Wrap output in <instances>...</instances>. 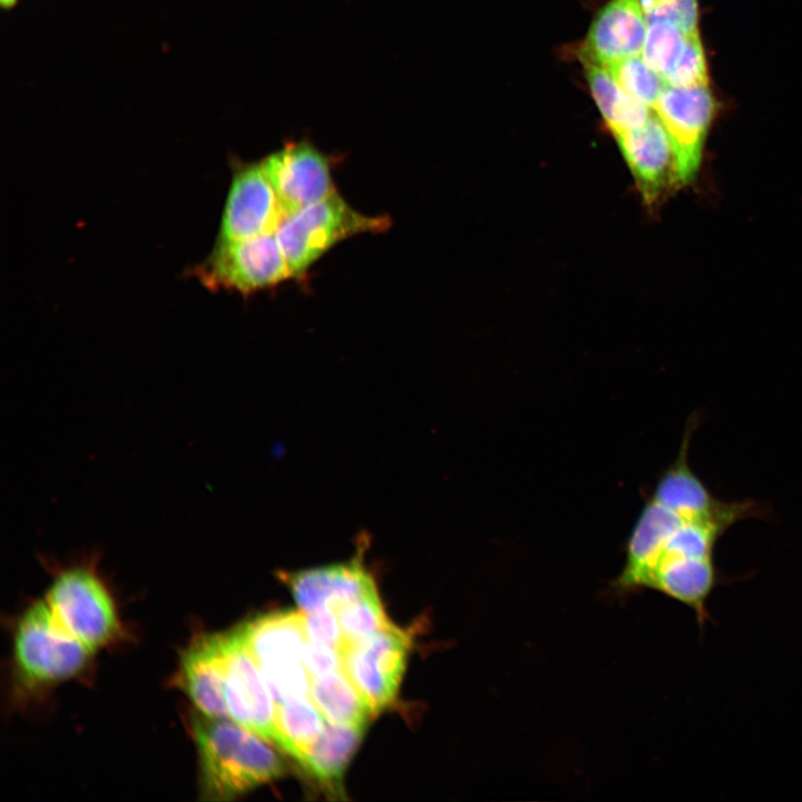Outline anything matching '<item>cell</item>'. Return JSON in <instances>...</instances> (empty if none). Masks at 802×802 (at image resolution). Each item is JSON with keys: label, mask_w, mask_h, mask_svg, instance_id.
<instances>
[{"label": "cell", "mask_w": 802, "mask_h": 802, "mask_svg": "<svg viewBox=\"0 0 802 802\" xmlns=\"http://www.w3.org/2000/svg\"><path fill=\"white\" fill-rule=\"evenodd\" d=\"M362 555L363 550L360 549L349 561L296 571H280L278 577L291 590L300 610H335L343 604L376 589L375 580L366 569Z\"/></svg>", "instance_id": "13"}, {"label": "cell", "mask_w": 802, "mask_h": 802, "mask_svg": "<svg viewBox=\"0 0 802 802\" xmlns=\"http://www.w3.org/2000/svg\"><path fill=\"white\" fill-rule=\"evenodd\" d=\"M225 700L229 718L276 742V704L238 628L222 635Z\"/></svg>", "instance_id": "10"}, {"label": "cell", "mask_w": 802, "mask_h": 802, "mask_svg": "<svg viewBox=\"0 0 802 802\" xmlns=\"http://www.w3.org/2000/svg\"><path fill=\"white\" fill-rule=\"evenodd\" d=\"M616 84L632 97L653 109L666 87L664 78L640 55L604 66Z\"/></svg>", "instance_id": "22"}, {"label": "cell", "mask_w": 802, "mask_h": 802, "mask_svg": "<svg viewBox=\"0 0 802 802\" xmlns=\"http://www.w3.org/2000/svg\"><path fill=\"white\" fill-rule=\"evenodd\" d=\"M46 602L59 623L94 651L118 633L114 603L90 566H74L60 571Z\"/></svg>", "instance_id": "6"}, {"label": "cell", "mask_w": 802, "mask_h": 802, "mask_svg": "<svg viewBox=\"0 0 802 802\" xmlns=\"http://www.w3.org/2000/svg\"><path fill=\"white\" fill-rule=\"evenodd\" d=\"M390 225L388 216L359 213L334 192L285 217L275 235L292 277H296L339 242L362 233L383 232Z\"/></svg>", "instance_id": "3"}, {"label": "cell", "mask_w": 802, "mask_h": 802, "mask_svg": "<svg viewBox=\"0 0 802 802\" xmlns=\"http://www.w3.org/2000/svg\"><path fill=\"white\" fill-rule=\"evenodd\" d=\"M664 81L671 87L708 86L706 60L698 32L687 37L678 62L664 77Z\"/></svg>", "instance_id": "25"}, {"label": "cell", "mask_w": 802, "mask_h": 802, "mask_svg": "<svg viewBox=\"0 0 802 802\" xmlns=\"http://www.w3.org/2000/svg\"><path fill=\"white\" fill-rule=\"evenodd\" d=\"M647 33L639 0H610L596 14L578 49L580 61L606 66L642 53Z\"/></svg>", "instance_id": "15"}, {"label": "cell", "mask_w": 802, "mask_h": 802, "mask_svg": "<svg viewBox=\"0 0 802 802\" xmlns=\"http://www.w3.org/2000/svg\"><path fill=\"white\" fill-rule=\"evenodd\" d=\"M614 136L646 203L681 185L671 141L654 111L643 126Z\"/></svg>", "instance_id": "14"}, {"label": "cell", "mask_w": 802, "mask_h": 802, "mask_svg": "<svg viewBox=\"0 0 802 802\" xmlns=\"http://www.w3.org/2000/svg\"><path fill=\"white\" fill-rule=\"evenodd\" d=\"M410 649V636L392 623L342 648L343 666L372 715L395 698Z\"/></svg>", "instance_id": "8"}, {"label": "cell", "mask_w": 802, "mask_h": 802, "mask_svg": "<svg viewBox=\"0 0 802 802\" xmlns=\"http://www.w3.org/2000/svg\"><path fill=\"white\" fill-rule=\"evenodd\" d=\"M364 726L326 721L324 730L300 763L324 784L336 785L361 742Z\"/></svg>", "instance_id": "17"}, {"label": "cell", "mask_w": 802, "mask_h": 802, "mask_svg": "<svg viewBox=\"0 0 802 802\" xmlns=\"http://www.w3.org/2000/svg\"><path fill=\"white\" fill-rule=\"evenodd\" d=\"M687 37L678 27L669 22L649 25L640 56L664 78L678 62Z\"/></svg>", "instance_id": "23"}, {"label": "cell", "mask_w": 802, "mask_h": 802, "mask_svg": "<svg viewBox=\"0 0 802 802\" xmlns=\"http://www.w3.org/2000/svg\"><path fill=\"white\" fill-rule=\"evenodd\" d=\"M94 652L59 623L47 602L31 606L16 632V661L31 681L68 678L86 665Z\"/></svg>", "instance_id": "5"}, {"label": "cell", "mask_w": 802, "mask_h": 802, "mask_svg": "<svg viewBox=\"0 0 802 802\" xmlns=\"http://www.w3.org/2000/svg\"><path fill=\"white\" fill-rule=\"evenodd\" d=\"M647 27L669 22L686 36L697 33V0H639Z\"/></svg>", "instance_id": "24"}, {"label": "cell", "mask_w": 802, "mask_h": 802, "mask_svg": "<svg viewBox=\"0 0 802 802\" xmlns=\"http://www.w3.org/2000/svg\"><path fill=\"white\" fill-rule=\"evenodd\" d=\"M178 682L198 712L229 718L222 635H203L189 645L180 659Z\"/></svg>", "instance_id": "16"}, {"label": "cell", "mask_w": 802, "mask_h": 802, "mask_svg": "<svg viewBox=\"0 0 802 802\" xmlns=\"http://www.w3.org/2000/svg\"><path fill=\"white\" fill-rule=\"evenodd\" d=\"M200 281L212 290L226 288L250 294L274 286L291 271L275 233L243 241H219L197 268Z\"/></svg>", "instance_id": "7"}, {"label": "cell", "mask_w": 802, "mask_h": 802, "mask_svg": "<svg viewBox=\"0 0 802 802\" xmlns=\"http://www.w3.org/2000/svg\"><path fill=\"white\" fill-rule=\"evenodd\" d=\"M325 724L326 720L310 696L278 704L275 745L301 762Z\"/></svg>", "instance_id": "20"}, {"label": "cell", "mask_w": 802, "mask_h": 802, "mask_svg": "<svg viewBox=\"0 0 802 802\" xmlns=\"http://www.w3.org/2000/svg\"><path fill=\"white\" fill-rule=\"evenodd\" d=\"M335 612L342 629L343 647L360 643L391 624L378 589L343 604Z\"/></svg>", "instance_id": "21"}, {"label": "cell", "mask_w": 802, "mask_h": 802, "mask_svg": "<svg viewBox=\"0 0 802 802\" xmlns=\"http://www.w3.org/2000/svg\"><path fill=\"white\" fill-rule=\"evenodd\" d=\"M1 1H2L3 6H6V7H10L16 2V0H1Z\"/></svg>", "instance_id": "28"}, {"label": "cell", "mask_w": 802, "mask_h": 802, "mask_svg": "<svg viewBox=\"0 0 802 802\" xmlns=\"http://www.w3.org/2000/svg\"><path fill=\"white\" fill-rule=\"evenodd\" d=\"M581 62L593 98L614 135L638 128L648 120L654 110L622 89L604 66Z\"/></svg>", "instance_id": "18"}, {"label": "cell", "mask_w": 802, "mask_h": 802, "mask_svg": "<svg viewBox=\"0 0 802 802\" xmlns=\"http://www.w3.org/2000/svg\"><path fill=\"white\" fill-rule=\"evenodd\" d=\"M755 500H722L705 483L645 501L626 544L616 589L655 590L688 607L703 626L723 577L715 560L722 536L735 524L766 515Z\"/></svg>", "instance_id": "1"}, {"label": "cell", "mask_w": 802, "mask_h": 802, "mask_svg": "<svg viewBox=\"0 0 802 802\" xmlns=\"http://www.w3.org/2000/svg\"><path fill=\"white\" fill-rule=\"evenodd\" d=\"M653 110L671 141L679 183L687 184L701 166L715 110L708 86H666Z\"/></svg>", "instance_id": "11"}, {"label": "cell", "mask_w": 802, "mask_h": 802, "mask_svg": "<svg viewBox=\"0 0 802 802\" xmlns=\"http://www.w3.org/2000/svg\"><path fill=\"white\" fill-rule=\"evenodd\" d=\"M302 613L307 639L332 646L341 652L343 635L336 612L332 608H319Z\"/></svg>", "instance_id": "26"}, {"label": "cell", "mask_w": 802, "mask_h": 802, "mask_svg": "<svg viewBox=\"0 0 802 802\" xmlns=\"http://www.w3.org/2000/svg\"><path fill=\"white\" fill-rule=\"evenodd\" d=\"M303 662L310 678L343 667V658L339 649L309 639L304 648Z\"/></svg>", "instance_id": "27"}, {"label": "cell", "mask_w": 802, "mask_h": 802, "mask_svg": "<svg viewBox=\"0 0 802 802\" xmlns=\"http://www.w3.org/2000/svg\"><path fill=\"white\" fill-rule=\"evenodd\" d=\"M190 727L205 800H231L285 772L283 760L266 740L232 718L212 717L197 711Z\"/></svg>", "instance_id": "2"}, {"label": "cell", "mask_w": 802, "mask_h": 802, "mask_svg": "<svg viewBox=\"0 0 802 802\" xmlns=\"http://www.w3.org/2000/svg\"><path fill=\"white\" fill-rule=\"evenodd\" d=\"M283 219L277 197L261 163H238L223 211L218 239L243 241L275 233Z\"/></svg>", "instance_id": "12"}, {"label": "cell", "mask_w": 802, "mask_h": 802, "mask_svg": "<svg viewBox=\"0 0 802 802\" xmlns=\"http://www.w3.org/2000/svg\"><path fill=\"white\" fill-rule=\"evenodd\" d=\"M310 697L329 723L365 724L372 716L344 666L311 677Z\"/></svg>", "instance_id": "19"}, {"label": "cell", "mask_w": 802, "mask_h": 802, "mask_svg": "<svg viewBox=\"0 0 802 802\" xmlns=\"http://www.w3.org/2000/svg\"><path fill=\"white\" fill-rule=\"evenodd\" d=\"M260 163L284 218L336 192L330 156L309 140L288 141Z\"/></svg>", "instance_id": "9"}, {"label": "cell", "mask_w": 802, "mask_h": 802, "mask_svg": "<svg viewBox=\"0 0 802 802\" xmlns=\"http://www.w3.org/2000/svg\"><path fill=\"white\" fill-rule=\"evenodd\" d=\"M238 630L276 705L310 696V676L303 662L307 636L301 610L266 614Z\"/></svg>", "instance_id": "4"}]
</instances>
